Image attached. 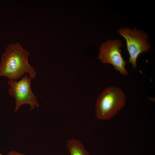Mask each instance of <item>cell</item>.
I'll return each instance as SVG.
<instances>
[{"instance_id":"obj_1","label":"cell","mask_w":155,"mask_h":155,"mask_svg":"<svg viewBox=\"0 0 155 155\" xmlns=\"http://www.w3.org/2000/svg\"><path fill=\"white\" fill-rule=\"evenodd\" d=\"M29 52L19 43L9 44L2 54L0 62V77L16 81L25 73L32 79L36 72L28 63Z\"/></svg>"},{"instance_id":"obj_2","label":"cell","mask_w":155,"mask_h":155,"mask_svg":"<svg viewBox=\"0 0 155 155\" xmlns=\"http://www.w3.org/2000/svg\"><path fill=\"white\" fill-rule=\"evenodd\" d=\"M125 95L120 88L109 86L105 88L98 96L95 106L96 117L98 120L111 119L124 106Z\"/></svg>"},{"instance_id":"obj_3","label":"cell","mask_w":155,"mask_h":155,"mask_svg":"<svg viewBox=\"0 0 155 155\" xmlns=\"http://www.w3.org/2000/svg\"><path fill=\"white\" fill-rule=\"evenodd\" d=\"M118 33L125 39L129 55L128 62L132 64L133 69H136L137 60L139 55L150 49L148 36L142 31L127 28L119 29Z\"/></svg>"},{"instance_id":"obj_4","label":"cell","mask_w":155,"mask_h":155,"mask_svg":"<svg viewBox=\"0 0 155 155\" xmlns=\"http://www.w3.org/2000/svg\"><path fill=\"white\" fill-rule=\"evenodd\" d=\"M31 79L26 74L18 81L10 80L8 82V84L10 87L9 90V95L15 99V112L18 111L21 105L25 104L30 105V111L35 109V106L39 107L37 98L31 90Z\"/></svg>"},{"instance_id":"obj_5","label":"cell","mask_w":155,"mask_h":155,"mask_svg":"<svg viewBox=\"0 0 155 155\" xmlns=\"http://www.w3.org/2000/svg\"><path fill=\"white\" fill-rule=\"evenodd\" d=\"M122 45L121 41L118 39H110L102 43L98 58L102 63L111 64L116 71L125 75L128 72L125 68L126 62L121 54Z\"/></svg>"},{"instance_id":"obj_6","label":"cell","mask_w":155,"mask_h":155,"mask_svg":"<svg viewBox=\"0 0 155 155\" xmlns=\"http://www.w3.org/2000/svg\"><path fill=\"white\" fill-rule=\"evenodd\" d=\"M66 146L70 155H90L82 143L79 140L72 138L68 140Z\"/></svg>"},{"instance_id":"obj_7","label":"cell","mask_w":155,"mask_h":155,"mask_svg":"<svg viewBox=\"0 0 155 155\" xmlns=\"http://www.w3.org/2000/svg\"><path fill=\"white\" fill-rule=\"evenodd\" d=\"M7 155H25V154L18 152L12 150L9 152Z\"/></svg>"},{"instance_id":"obj_8","label":"cell","mask_w":155,"mask_h":155,"mask_svg":"<svg viewBox=\"0 0 155 155\" xmlns=\"http://www.w3.org/2000/svg\"><path fill=\"white\" fill-rule=\"evenodd\" d=\"M0 155H6L3 154H0Z\"/></svg>"}]
</instances>
